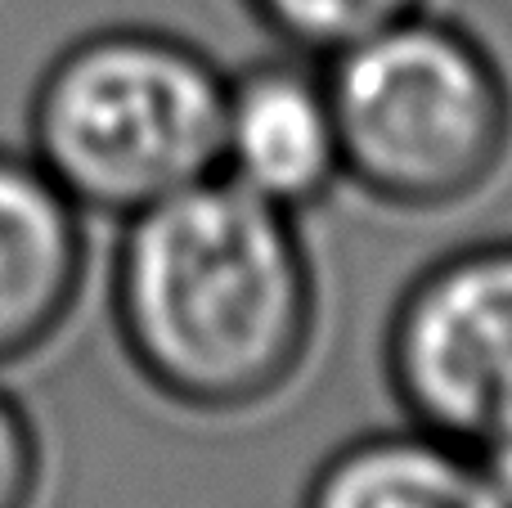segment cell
Segmentation results:
<instances>
[{
    "instance_id": "cell-5",
    "label": "cell",
    "mask_w": 512,
    "mask_h": 508,
    "mask_svg": "<svg viewBox=\"0 0 512 508\" xmlns=\"http://www.w3.org/2000/svg\"><path fill=\"white\" fill-rule=\"evenodd\" d=\"M221 176L292 216L346 185L324 59L283 50L225 77Z\"/></svg>"
},
{
    "instance_id": "cell-6",
    "label": "cell",
    "mask_w": 512,
    "mask_h": 508,
    "mask_svg": "<svg viewBox=\"0 0 512 508\" xmlns=\"http://www.w3.org/2000/svg\"><path fill=\"white\" fill-rule=\"evenodd\" d=\"M86 275L81 207L32 153L0 149V369L63 329Z\"/></svg>"
},
{
    "instance_id": "cell-9",
    "label": "cell",
    "mask_w": 512,
    "mask_h": 508,
    "mask_svg": "<svg viewBox=\"0 0 512 508\" xmlns=\"http://www.w3.org/2000/svg\"><path fill=\"white\" fill-rule=\"evenodd\" d=\"M41 486L36 428L14 396L0 392V508H32Z\"/></svg>"
},
{
    "instance_id": "cell-3",
    "label": "cell",
    "mask_w": 512,
    "mask_h": 508,
    "mask_svg": "<svg viewBox=\"0 0 512 508\" xmlns=\"http://www.w3.org/2000/svg\"><path fill=\"white\" fill-rule=\"evenodd\" d=\"M225 77L185 36L99 27L41 72L27 153L81 212L126 221L221 176Z\"/></svg>"
},
{
    "instance_id": "cell-7",
    "label": "cell",
    "mask_w": 512,
    "mask_h": 508,
    "mask_svg": "<svg viewBox=\"0 0 512 508\" xmlns=\"http://www.w3.org/2000/svg\"><path fill=\"white\" fill-rule=\"evenodd\" d=\"M301 508H504L477 455L432 428H382L337 446L306 482Z\"/></svg>"
},
{
    "instance_id": "cell-10",
    "label": "cell",
    "mask_w": 512,
    "mask_h": 508,
    "mask_svg": "<svg viewBox=\"0 0 512 508\" xmlns=\"http://www.w3.org/2000/svg\"><path fill=\"white\" fill-rule=\"evenodd\" d=\"M472 455H477V468H481V477L490 482L495 500L504 508H512V428L486 437L481 446H472Z\"/></svg>"
},
{
    "instance_id": "cell-4",
    "label": "cell",
    "mask_w": 512,
    "mask_h": 508,
    "mask_svg": "<svg viewBox=\"0 0 512 508\" xmlns=\"http://www.w3.org/2000/svg\"><path fill=\"white\" fill-rule=\"evenodd\" d=\"M382 374L409 423L468 450L512 428V239L450 248L400 288Z\"/></svg>"
},
{
    "instance_id": "cell-2",
    "label": "cell",
    "mask_w": 512,
    "mask_h": 508,
    "mask_svg": "<svg viewBox=\"0 0 512 508\" xmlns=\"http://www.w3.org/2000/svg\"><path fill=\"white\" fill-rule=\"evenodd\" d=\"M346 185L409 216L486 194L512 162V77L432 5L324 59Z\"/></svg>"
},
{
    "instance_id": "cell-1",
    "label": "cell",
    "mask_w": 512,
    "mask_h": 508,
    "mask_svg": "<svg viewBox=\"0 0 512 508\" xmlns=\"http://www.w3.org/2000/svg\"><path fill=\"white\" fill-rule=\"evenodd\" d=\"M113 315L162 396L203 414L256 410L310 356L315 261L297 216L212 176L122 221Z\"/></svg>"
},
{
    "instance_id": "cell-8",
    "label": "cell",
    "mask_w": 512,
    "mask_h": 508,
    "mask_svg": "<svg viewBox=\"0 0 512 508\" xmlns=\"http://www.w3.org/2000/svg\"><path fill=\"white\" fill-rule=\"evenodd\" d=\"M283 50L328 59L351 41L423 9L427 0H243Z\"/></svg>"
}]
</instances>
